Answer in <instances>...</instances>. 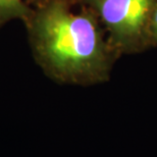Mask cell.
Here are the masks:
<instances>
[{
  "label": "cell",
  "mask_w": 157,
  "mask_h": 157,
  "mask_svg": "<svg viewBox=\"0 0 157 157\" xmlns=\"http://www.w3.org/2000/svg\"><path fill=\"white\" fill-rule=\"evenodd\" d=\"M25 1H26L28 4H29V3H34V4H40V3H42V2H44L45 1V0H25Z\"/></svg>",
  "instance_id": "5b68a950"
},
{
  "label": "cell",
  "mask_w": 157,
  "mask_h": 157,
  "mask_svg": "<svg viewBox=\"0 0 157 157\" xmlns=\"http://www.w3.org/2000/svg\"><path fill=\"white\" fill-rule=\"evenodd\" d=\"M157 46V5L152 12L148 28V47Z\"/></svg>",
  "instance_id": "277c9868"
},
{
  "label": "cell",
  "mask_w": 157,
  "mask_h": 157,
  "mask_svg": "<svg viewBox=\"0 0 157 157\" xmlns=\"http://www.w3.org/2000/svg\"><path fill=\"white\" fill-rule=\"evenodd\" d=\"M108 33L117 55L148 48V28L157 0H84Z\"/></svg>",
  "instance_id": "7a4b0ae2"
},
{
  "label": "cell",
  "mask_w": 157,
  "mask_h": 157,
  "mask_svg": "<svg viewBox=\"0 0 157 157\" xmlns=\"http://www.w3.org/2000/svg\"><path fill=\"white\" fill-rule=\"evenodd\" d=\"M27 24L37 61L52 80L81 86L109 80L117 55L89 7L76 11L68 0H45Z\"/></svg>",
  "instance_id": "6da1fadb"
},
{
  "label": "cell",
  "mask_w": 157,
  "mask_h": 157,
  "mask_svg": "<svg viewBox=\"0 0 157 157\" xmlns=\"http://www.w3.org/2000/svg\"><path fill=\"white\" fill-rule=\"evenodd\" d=\"M33 13L25 0H0V26L13 20L27 23Z\"/></svg>",
  "instance_id": "3957f363"
}]
</instances>
